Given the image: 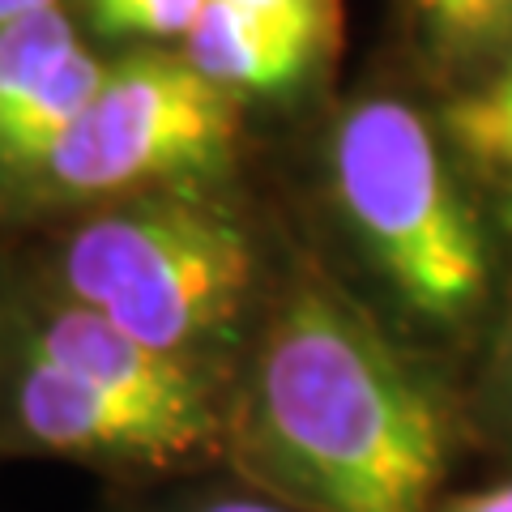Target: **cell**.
Segmentation results:
<instances>
[{
  "label": "cell",
  "mask_w": 512,
  "mask_h": 512,
  "mask_svg": "<svg viewBox=\"0 0 512 512\" xmlns=\"http://www.w3.org/2000/svg\"><path fill=\"white\" fill-rule=\"evenodd\" d=\"M9 410L13 427L35 448L64 457L141 461V466L192 461L214 448L227 427V419H210V414H184L120 397L26 342L9 380Z\"/></svg>",
  "instance_id": "obj_5"
},
{
  "label": "cell",
  "mask_w": 512,
  "mask_h": 512,
  "mask_svg": "<svg viewBox=\"0 0 512 512\" xmlns=\"http://www.w3.org/2000/svg\"><path fill=\"white\" fill-rule=\"evenodd\" d=\"M487 393H491V419L500 423V431L512 440V308L500 329V342H495V363L487 376Z\"/></svg>",
  "instance_id": "obj_13"
},
{
  "label": "cell",
  "mask_w": 512,
  "mask_h": 512,
  "mask_svg": "<svg viewBox=\"0 0 512 512\" xmlns=\"http://www.w3.org/2000/svg\"><path fill=\"white\" fill-rule=\"evenodd\" d=\"M244 18L269 22L278 30H295V35L312 39L329 52H338L342 39V0H218Z\"/></svg>",
  "instance_id": "obj_12"
},
{
  "label": "cell",
  "mask_w": 512,
  "mask_h": 512,
  "mask_svg": "<svg viewBox=\"0 0 512 512\" xmlns=\"http://www.w3.org/2000/svg\"><path fill=\"white\" fill-rule=\"evenodd\" d=\"M192 512H299V508L274 500V495H214V500L197 504Z\"/></svg>",
  "instance_id": "obj_15"
},
{
  "label": "cell",
  "mask_w": 512,
  "mask_h": 512,
  "mask_svg": "<svg viewBox=\"0 0 512 512\" xmlns=\"http://www.w3.org/2000/svg\"><path fill=\"white\" fill-rule=\"evenodd\" d=\"M325 154L350 239L414 316L453 329L487 308L491 239L444 128L397 94H367L338 116Z\"/></svg>",
  "instance_id": "obj_2"
},
{
  "label": "cell",
  "mask_w": 512,
  "mask_h": 512,
  "mask_svg": "<svg viewBox=\"0 0 512 512\" xmlns=\"http://www.w3.org/2000/svg\"><path fill=\"white\" fill-rule=\"evenodd\" d=\"M440 128L457 158L512 192V52L453 94Z\"/></svg>",
  "instance_id": "obj_9"
},
{
  "label": "cell",
  "mask_w": 512,
  "mask_h": 512,
  "mask_svg": "<svg viewBox=\"0 0 512 512\" xmlns=\"http://www.w3.org/2000/svg\"><path fill=\"white\" fill-rule=\"evenodd\" d=\"M26 346H35L39 355L56 359L60 367L103 384L111 393L133 397V402L222 419L197 359H180L137 342L133 333L116 329L86 303L60 299L56 308H43L26 333Z\"/></svg>",
  "instance_id": "obj_6"
},
{
  "label": "cell",
  "mask_w": 512,
  "mask_h": 512,
  "mask_svg": "<svg viewBox=\"0 0 512 512\" xmlns=\"http://www.w3.org/2000/svg\"><path fill=\"white\" fill-rule=\"evenodd\" d=\"M184 56L210 82L239 94V99H248V94L274 99V94H291L303 82H312V73L333 52L295 35V30H278L269 22L244 18L218 0H205L197 26L184 39Z\"/></svg>",
  "instance_id": "obj_7"
},
{
  "label": "cell",
  "mask_w": 512,
  "mask_h": 512,
  "mask_svg": "<svg viewBox=\"0 0 512 512\" xmlns=\"http://www.w3.org/2000/svg\"><path fill=\"white\" fill-rule=\"evenodd\" d=\"M423 56L461 86L512 52V0H406Z\"/></svg>",
  "instance_id": "obj_8"
},
{
  "label": "cell",
  "mask_w": 512,
  "mask_h": 512,
  "mask_svg": "<svg viewBox=\"0 0 512 512\" xmlns=\"http://www.w3.org/2000/svg\"><path fill=\"white\" fill-rule=\"evenodd\" d=\"M52 5H64V0H0V22L22 18V13H35V9H52Z\"/></svg>",
  "instance_id": "obj_16"
},
{
  "label": "cell",
  "mask_w": 512,
  "mask_h": 512,
  "mask_svg": "<svg viewBox=\"0 0 512 512\" xmlns=\"http://www.w3.org/2000/svg\"><path fill=\"white\" fill-rule=\"evenodd\" d=\"M252 278L244 222L192 188L116 197L60 239V295L180 359L227 338Z\"/></svg>",
  "instance_id": "obj_3"
},
{
  "label": "cell",
  "mask_w": 512,
  "mask_h": 512,
  "mask_svg": "<svg viewBox=\"0 0 512 512\" xmlns=\"http://www.w3.org/2000/svg\"><path fill=\"white\" fill-rule=\"evenodd\" d=\"M235 141L239 94L210 82L184 52H133L107 64L86 111L18 180L52 201L192 188L231 163Z\"/></svg>",
  "instance_id": "obj_4"
},
{
  "label": "cell",
  "mask_w": 512,
  "mask_h": 512,
  "mask_svg": "<svg viewBox=\"0 0 512 512\" xmlns=\"http://www.w3.org/2000/svg\"><path fill=\"white\" fill-rule=\"evenodd\" d=\"M231 448L299 512H431L453 440L423 367L338 282L303 269L261 329Z\"/></svg>",
  "instance_id": "obj_1"
},
{
  "label": "cell",
  "mask_w": 512,
  "mask_h": 512,
  "mask_svg": "<svg viewBox=\"0 0 512 512\" xmlns=\"http://www.w3.org/2000/svg\"><path fill=\"white\" fill-rule=\"evenodd\" d=\"M431 512H512V478L508 483H495L487 491H466L453 495V500L436 504Z\"/></svg>",
  "instance_id": "obj_14"
},
{
  "label": "cell",
  "mask_w": 512,
  "mask_h": 512,
  "mask_svg": "<svg viewBox=\"0 0 512 512\" xmlns=\"http://www.w3.org/2000/svg\"><path fill=\"white\" fill-rule=\"evenodd\" d=\"M77 47L82 35L60 5L0 22V116L35 94Z\"/></svg>",
  "instance_id": "obj_10"
},
{
  "label": "cell",
  "mask_w": 512,
  "mask_h": 512,
  "mask_svg": "<svg viewBox=\"0 0 512 512\" xmlns=\"http://www.w3.org/2000/svg\"><path fill=\"white\" fill-rule=\"evenodd\" d=\"M205 0H86L90 22L111 39H188Z\"/></svg>",
  "instance_id": "obj_11"
}]
</instances>
